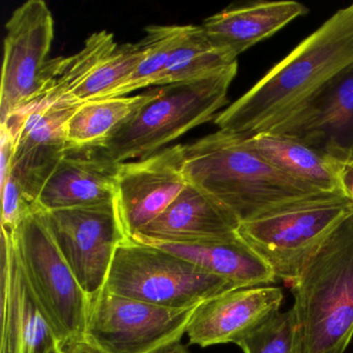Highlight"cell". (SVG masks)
Listing matches in <instances>:
<instances>
[{"instance_id":"6da1fadb","label":"cell","mask_w":353,"mask_h":353,"mask_svg":"<svg viewBox=\"0 0 353 353\" xmlns=\"http://www.w3.org/2000/svg\"><path fill=\"white\" fill-rule=\"evenodd\" d=\"M353 63V3L328 18L239 100L218 113L219 130L262 133L313 98Z\"/></svg>"},{"instance_id":"7a4b0ae2","label":"cell","mask_w":353,"mask_h":353,"mask_svg":"<svg viewBox=\"0 0 353 353\" xmlns=\"http://www.w3.org/2000/svg\"><path fill=\"white\" fill-rule=\"evenodd\" d=\"M183 168L189 185L222 204L239 223L325 193L266 162L245 143L241 134L222 130L183 145Z\"/></svg>"},{"instance_id":"3957f363","label":"cell","mask_w":353,"mask_h":353,"mask_svg":"<svg viewBox=\"0 0 353 353\" xmlns=\"http://www.w3.org/2000/svg\"><path fill=\"white\" fill-rule=\"evenodd\" d=\"M301 353H344L353 338V210L293 284Z\"/></svg>"},{"instance_id":"277c9868","label":"cell","mask_w":353,"mask_h":353,"mask_svg":"<svg viewBox=\"0 0 353 353\" xmlns=\"http://www.w3.org/2000/svg\"><path fill=\"white\" fill-rule=\"evenodd\" d=\"M237 63L194 81L161 86L160 94L134 113L101 148L114 164L142 160L190 130L216 119L227 104Z\"/></svg>"},{"instance_id":"5b68a950","label":"cell","mask_w":353,"mask_h":353,"mask_svg":"<svg viewBox=\"0 0 353 353\" xmlns=\"http://www.w3.org/2000/svg\"><path fill=\"white\" fill-rule=\"evenodd\" d=\"M352 210L353 201L344 194H319L241 223L237 234L276 280L293 286L312 256Z\"/></svg>"},{"instance_id":"8992f818","label":"cell","mask_w":353,"mask_h":353,"mask_svg":"<svg viewBox=\"0 0 353 353\" xmlns=\"http://www.w3.org/2000/svg\"><path fill=\"white\" fill-rule=\"evenodd\" d=\"M237 288L165 250L129 239L117 249L103 290L159 307L188 309Z\"/></svg>"},{"instance_id":"52a82bcc","label":"cell","mask_w":353,"mask_h":353,"mask_svg":"<svg viewBox=\"0 0 353 353\" xmlns=\"http://www.w3.org/2000/svg\"><path fill=\"white\" fill-rule=\"evenodd\" d=\"M28 286L61 345L85 334L90 297L57 248L42 210L28 214L13 231Z\"/></svg>"},{"instance_id":"ba28073f","label":"cell","mask_w":353,"mask_h":353,"mask_svg":"<svg viewBox=\"0 0 353 353\" xmlns=\"http://www.w3.org/2000/svg\"><path fill=\"white\" fill-rule=\"evenodd\" d=\"M197 307H159L102 290L90 299L85 334L108 353H152L181 340Z\"/></svg>"},{"instance_id":"9c48e42d","label":"cell","mask_w":353,"mask_h":353,"mask_svg":"<svg viewBox=\"0 0 353 353\" xmlns=\"http://www.w3.org/2000/svg\"><path fill=\"white\" fill-rule=\"evenodd\" d=\"M43 214L80 286L90 299L96 296L106 285L117 249L129 239L121 226L115 201Z\"/></svg>"},{"instance_id":"30bf717a","label":"cell","mask_w":353,"mask_h":353,"mask_svg":"<svg viewBox=\"0 0 353 353\" xmlns=\"http://www.w3.org/2000/svg\"><path fill=\"white\" fill-rule=\"evenodd\" d=\"M53 38L54 20L44 0H28L12 14L3 43L0 123L36 98Z\"/></svg>"},{"instance_id":"8fae6325","label":"cell","mask_w":353,"mask_h":353,"mask_svg":"<svg viewBox=\"0 0 353 353\" xmlns=\"http://www.w3.org/2000/svg\"><path fill=\"white\" fill-rule=\"evenodd\" d=\"M183 166V144L119 164L115 205L129 239L159 218L185 189Z\"/></svg>"},{"instance_id":"7c38bea8","label":"cell","mask_w":353,"mask_h":353,"mask_svg":"<svg viewBox=\"0 0 353 353\" xmlns=\"http://www.w3.org/2000/svg\"><path fill=\"white\" fill-rule=\"evenodd\" d=\"M305 142L339 164L353 161V63L268 130Z\"/></svg>"},{"instance_id":"4fadbf2b","label":"cell","mask_w":353,"mask_h":353,"mask_svg":"<svg viewBox=\"0 0 353 353\" xmlns=\"http://www.w3.org/2000/svg\"><path fill=\"white\" fill-rule=\"evenodd\" d=\"M77 108L76 105H54L15 113L0 123L15 138L11 173L34 206L45 183L70 150L65 125Z\"/></svg>"},{"instance_id":"5bb4252c","label":"cell","mask_w":353,"mask_h":353,"mask_svg":"<svg viewBox=\"0 0 353 353\" xmlns=\"http://www.w3.org/2000/svg\"><path fill=\"white\" fill-rule=\"evenodd\" d=\"M0 353H61V343L18 259L13 231L1 228Z\"/></svg>"},{"instance_id":"9a60e30c","label":"cell","mask_w":353,"mask_h":353,"mask_svg":"<svg viewBox=\"0 0 353 353\" xmlns=\"http://www.w3.org/2000/svg\"><path fill=\"white\" fill-rule=\"evenodd\" d=\"M284 294L279 287L233 289L198 305L185 334L191 344L210 347L234 343L280 311Z\"/></svg>"},{"instance_id":"2e32d148","label":"cell","mask_w":353,"mask_h":353,"mask_svg":"<svg viewBox=\"0 0 353 353\" xmlns=\"http://www.w3.org/2000/svg\"><path fill=\"white\" fill-rule=\"evenodd\" d=\"M307 12V8L297 1L261 0L230 6L206 18L200 26L214 50L229 63H236L241 53Z\"/></svg>"},{"instance_id":"e0dca14e","label":"cell","mask_w":353,"mask_h":353,"mask_svg":"<svg viewBox=\"0 0 353 353\" xmlns=\"http://www.w3.org/2000/svg\"><path fill=\"white\" fill-rule=\"evenodd\" d=\"M117 168L94 148L69 150L45 183L37 208L51 212L112 203Z\"/></svg>"},{"instance_id":"ac0fdd59","label":"cell","mask_w":353,"mask_h":353,"mask_svg":"<svg viewBox=\"0 0 353 353\" xmlns=\"http://www.w3.org/2000/svg\"><path fill=\"white\" fill-rule=\"evenodd\" d=\"M239 224L222 204L188 183L175 201L132 239L140 243H192L223 239L235 234Z\"/></svg>"},{"instance_id":"d6986e66","label":"cell","mask_w":353,"mask_h":353,"mask_svg":"<svg viewBox=\"0 0 353 353\" xmlns=\"http://www.w3.org/2000/svg\"><path fill=\"white\" fill-rule=\"evenodd\" d=\"M143 243L165 250L203 272L226 279L241 288L268 286L276 281L268 264L237 232L223 239L192 243L146 241Z\"/></svg>"},{"instance_id":"ffe728a7","label":"cell","mask_w":353,"mask_h":353,"mask_svg":"<svg viewBox=\"0 0 353 353\" xmlns=\"http://www.w3.org/2000/svg\"><path fill=\"white\" fill-rule=\"evenodd\" d=\"M241 135L258 156L288 176L325 193H342L338 163L305 142L270 132Z\"/></svg>"},{"instance_id":"44dd1931","label":"cell","mask_w":353,"mask_h":353,"mask_svg":"<svg viewBox=\"0 0 353 353\" xmlns=\"http://www.w3.org/2000/svg\"><path fill=\"white\" fill-rule=\"evenodd\" d=\"M117 47L114 36L103 30L88 37L79 52L71 57L49 59L43 69L36 98L23 110L16 113L69 104L71 94L117 50Z\"/></svg>"},{"instance_id":"7402d4cb","label":"cell","mask_w":353,"mask_h":353,"mask_svg":"<svg viewBox=\"0 0 353 353\" xmlns=\"http://www.w3.org/2000/svg\"><path fill=\"white\" fill-rule=\"evenodd\" d=\"M161 88L121 98L102 99L79 105L65 125L69 150L99 148L134 113L160 94Z\"/></svg>"},{"instance_id":"603a6c76","label":"cell","mask_w":353,"mask_h":353,"mask_svg":"<svg viewBox=\"0 0 353 353\" xmlns=\"http://www.w3.org/2000/svg\"><path fill=\"white\" fill-rule=\"evenodd\" d=\"M232 63L214 50L201 26H190L154 86L161 88L201 79Z\"/></svg>"},{"instance_id":"cb8c5ba5","label":"cell","mask_w":353,"mask_h":353,"mask_svg":"<svg viewBox=\"0 0 353 353\" xmlns=\"http://www.w3.org/2000/svg\"><path fill=\"white\" fill-rule=\"evenodd\" d=\"M190 26H150L145 28V54L129 79L105 99L121 98L141 88L154 86L168 63L171 53Z\"/></svg>"},{"instance_id":"d4e9b609","label":"cell","mask_w":353,"mask_h":353,"mask_svg":"<svg viewBox=\"0 0 353 353\" xmlns=\"http://www.w3.org/2000/svg\"><path fill=\"white\" fill-rule=\"evenodd\" d=\"M143 40L137 44L121 45L117 50L71 94L69 104H83L90 101L102 100L111 92L125 83L135 72L145 54Z\"/></svg>"},{"instance_id":"484cf974","label":"cell","mask_w":353,"mask_h":353,"mask_svg":"<svg viewBox=\"0 0 353 353\" xmlns=\"http://www.w3.org/2000/svg\"><path fill=\"white\" fill-rule=\"evenodd\" d=\"M236 345L243 353H301L299 328L292 309L279 311Z\"/></svg>"},{"instance_id":"4316f807","label":"cell","mask_w":353,"mask_h":353,"mask_svg":"<svg viewBox=\"0 0 353 353\" xmlns=\"http://www.w3.org/2000/svg\"><path fill=\"white\" fill-rule=\"evenodd\" d=\"M0 189L3 199L1 228L15 231L20 223L36 210L37 208L28 201L19 181L12 173Z\"/></svg>"},{"instance_id":"83f0119b","label":"cell","mask_w":353,"mask_h":353,"mask_svg":"<svg viewBox=\"0 0 353 353\" xmlns=\"http://www.w3.org/2000/svg\"><path fill=\"white\" fill-rule=\"evenodd\" d=\"M1 141H0V188L5 185L9 179L13 167L15 154V138L11 132L1 125Z\"/></svg>"},{"instance_id":"f1b7e54d","label":"cell","mask_w":353,"mask_h":353,"mask_svg":"<svg viewBox=\"0 0 353 353\" xmlns=\"http://www.w3.org/2000/svg\"><path fill=\"white\" fill-rule=\"evenodd\" d=\"M61 353H108L86 334L72 339L61 346Z\"/></svg>"},{"instance_id":"f546056e","label":"cell","mask_w":353,"mask_h":353,"mask_svg":"<svg viewBox=\"0 0 353 353\" xmlns=\"http://www.w3.org/2000/svg\"><path fill=\"white\" fill-rule=\"evenodd\" d=\"M338 177L341 191L353 201V161L343 164L338 163Z\"/></svg>"},{"instance_id":"4dcf8cb0","label":"cell","mask_w":353,"mask_h":353,"mask_svg":"<svg viewBox=\"0 0 353 353\" xmlns=\"http://www.w3.org/2000/svg\"><path fill=\"white\" fill-rule=\"evenodd\" d=\"M152 353H190L187 347L181 344V341L176 342L169 343L161 348L157 349Z\"/></svg>"}]
</instances>
